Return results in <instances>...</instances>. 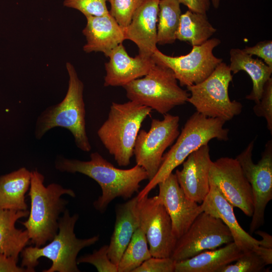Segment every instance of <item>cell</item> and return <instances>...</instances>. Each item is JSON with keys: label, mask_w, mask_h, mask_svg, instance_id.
<instances>
[{"label": "cell", "mask_w": 272, "mask_h": 272, "mask_svg": "<svg viewBox=\"0 0 272 272\" xmlns=\"http://www.w3.org/2000/svg\"><path fill=\"white\" fill-rule=\"evenodd\" d=\"M29 214L28 210H0V253L18 260L19 254L30 241L28 231L17 228L15 224Z\"/></svg>", "instance_id": "obj_24"}, {"label": "cell", "mask_w": 272, "mask_h": 272, "mask_svg": "<svg viewBox=\"0 0 272 272\" xmlns=\"http://www.w3.org/2000/svg\"><path fill=\"white\" fill-rule=\"evenodd\" d=\"M86 18L87 23L82 31L86 39L83 46L85 52H101L108 57L115 47L125 40L124 29L110 14Z\"/></svg>", "instance_id": "obj_20"}, {"label": "cell", "mask_w": 272, "mask_h": 272, "mask_svg": "<svg viewBox=\"0 0 272 272\" xmlns=\"http://www.w3.org/2000/svg\"><path fill=\"white\" fill-rule=\"evenodd\" d=\"M234 264H229L218 272H259L266 266L262 259L253 250L243 252Z\"/></svg>", "instance_id": "obj_30"}, {"label": "cell", "mask_w": 272, "mask_h": 272, "mask_svg": "<svg viewBox=\"0 0 272 272\" xmlns=\"http://www.w3.org/2000/svg\"><path fill=\"white\" fill-rule=\"evenodd\" d=\"M144 0H108L110 4L109 14L122 28L130 24L132 17Z\"/></svg>", "instance_id": "obj_29"}, {"label": "cell", "mask_w": 272, "mask_h": 272, "mask_svg": "<svg viewBox=\"0 0 272 272\" xmlns=\"http://www.w3.org/2000/svg\"><path fill=\"white\" fill-rule=\"evenodd\" d=\"M137 196L117 205L114 230L108 245V255L117 266L134 231L139 226L137 211Z\"/></svg>", "instance_id": "obj_21"}, {"label": "cell", "mask_w": 272, "mask_h": 272, "mask_svg": "<svg viewBox=\"0 0 272 272\" xmlns=\"http://www.w3.org/2000/svg\"><path fill=\"white\" fill-rule=\"evenodd\" d=\"M66 69L69 80L65 96L61 102L47 108L39 116L35 136L40 140L50 129L62 127L71 132L79 149L89 152L91 146L86 130L84 84L71 63H66Z\"/></svg>", "instance_id": "obj_5"}, {"label": "cell", "mask_w": 272, "mask_h": 272, "mask_svg": "<svg viewBox=\"0 0 272 272\" xmlns=\"http://www.w3.org/2000/svg\"><path fill=\"white\" fill-rule=\"evenodd\" d=\"M31 172L28 195L31 200L28 218L21 222L28 231L30 243L36 247L45 245L56 235L58 230L60 215L66 209L68 201L63 195L76 196L71 189L57 183L44 185V176L37 169Z\"/></svg>", "instance_id": "obj_2"}, {"label": "cell", "mask_w": 272, "mask_h": 272, "mask_svg": "<svg viewBox=\"0 0 272 272\" xmlns=\"http://www.w3.org/2000/svg\"><path fill=\"white\" fill-rule=\"evenodd\" d=\"M31 177V172L25 167L0 176V210H27L25 198Z\"/></svg>", "instance_id": "obj_25"}, {"label": "cell", "mask_w": 272, "mask_h": 272, "mask_svg": "<svg viewBox=\"0 0 272 272\" xmlns=\"http://www.w3.org/2000/svg\"><path fill=\"white\" fill-rule=\"evenodd\" d=\"M254 114L266 121L267 129L272 133V78L265 83L261 97L253 108Z\"/></svg>", "instance_id": "obj_33"}, {"label": "cell", "mask_w": 272, "mask_h": 272, "mask_svg": "<svg viewBox=\"0 0 272 272\" xmlns=\"http://www.w3.org/2000/svg\"><path fill=\"white\" fill-rule=\"evenodd\" d=\"M79 215H70L65 209L58 222L57 234L50 242L41 247L28 246L21 253V266L27 268L30 272L35 271L41 257H46L52 262L51 266L43 272H79L77 256L83 248L96 243L99 235L80 239L74 232Z\"/></svg>", "instance_id": "obj_3"}, {"label": "cell", "mask_w": 272, "mask_h": 272, "mask_svg": "<svg viewBox=\"0 0 272 272\" xmlns=\"http://www.w3.org/2000/svg\"><path fill=\"white\" fill-rule=\"evenodd\" d=\"M175 262L171 257L152 256L135 268L133 272H174Z\"/></svg>", "instance_id": "obj_34"}, {"label": "cell", "mask_w": 272, "mask_h": 272, "mask_svg": "<svg viewBox=\"0 0 272 272\" xmlns=\"http://www.w3.org/2000/svg\"><path fill=\"white\" fill-rule=\"evenodd\" d=\"M254 145L253 140L236 157L252 189L253 212L249 226L250 234L264 224L265 208L272 199V141L266 143L256 164L252 159Z\"/></svg>", "instance_id": "obj_9"}, {"label": "cell", "mask_w": 272, "mask_h": 272, "mask_svg": "<svg viewBox=\"0 0 272 272\" xmlns=\"http://www.w3.org/2000/svg\"><path fill=\"white\" fill-rule=\"evenodd\" d=\"M177 0H160L157 25V44H172L176 39L181 11Z\"/></svg>", "instance_id": "obj_27"}, {"label": "cell", "mask_w": 272, "mask_h": 272, "mask_svg": "<svg viewBox=\"0 0 272 272\" xmlns=\"http://www.w3.org/2000/svg\"><path fill=\"white\" fill-rule=\"evenodd\" d=\"M243 253L233 241L223 247L206 250L176 262L174 272H218L221 268L235 262Z\"/></svg>", "instance_id": "obj_22"}, {"label": "cell", "mask_w": 272, "mask_h": 272, "mask_svg": "<svg viewBox=\"0 0 272 272\" xmlns=\"http://www.w3.org/2000/svg\"><path fill=\"white\" fill-rule=\"evenodd\" d=\"M225 123L217 118L206 117L197 111L187 120L176 139L175 143L163 156L160 167L148 183L137 195L141 199L166 178L177 167L193 152L207 145L212 139L228 140L229 129L224 127Z\"/></svg>", "instance_id": "obj_4"}, {"label": "cell", "mask_w": 272, "mask_h": 272, "mask_svg": "<svg viewBox=\"0 0 272 272\" xmlns=\"http://www.w3.org/2000/svg\"><path fill=\"white\" fill-rule=\"evenodd\" d=\"M137 211L139 226L145 232L152 256L170 257L177 239L172 222L158 195L138 199Z\"/></svg>", "instance_id": "obj_13"}, {"label": "cell", "mask_w": 272, "mask_h": 272, "mask_svg": "<svg viewBox=\"0 0 272 272\" xmlns=\"http://www.w3.org/2000/svg\"><path fill=\"white\" fill-rule=\"evenodd\" d=\"M160 0H144L124 29L125 39L133 42L139 54L150 57L157 49V23Z\"/></svg>", "instance_id": "obj_17"}, {"label": "cell", "mask_w": 272, "mask_h": 272, "mask_svg": "<svg viewBox=\"0 0 272 272\" xmlns=\"http://www.w3.org/2000/svg\"><path fill=\"white\" fill-rule=\"evenodd\" d=\"M254 233L261 236L262 239L259 240V245L272 248V236L267 233L260 230H256Z\"/></svg>", "instance_id": "obj_39"}, {"label": "cell", "mask_w": 272, "mask_h": 272, "mask_svg": "<svg viewBox=\"0 0 272 272\" xmlns=\"http://www.w3.org/2000/svg\"><path fill=\"white\" fill-rule=\"evenodd\" d=\"M157 185L158 196L170 217L173 234L178 239L202 212L201 206L186 196L173 173Z\"/></svg>", "instance_id": "obj_15"}, {"label": "cell", "mask_w": 272, "mask_h": 272, "mask_svg": "<svg viewBox=\"0 0 272 272\" xmlns=\"http://www.w3.org/2000/svg\"><path fill=\"white\" fill-rule=\"evenodd\" d=\"M212 161L208 145L191 153L175 175L180 187L191 200L201 203L210 190L209 173Z\"/></svg>", "instance_id": "obj_16"}, {"label": "cell", "mask_w": 272, "mask_h": 272, "mask_svg": "<svg viewBox=\"0 0 272 272\" xmlns=\"http://www.w3.org/2000/svg\"><path fill=\"white\" fill-rule=\"evenodd\" d=\"M123 87L130 101L163 115L184 104L190 96L178 85L171 70L156 62L144 78L134 80Z\"/></svg>", "instance_id": "obj_7"}, {"label": "cell", "mask_w": 272, "mask_h": 272, "mask_svg": "<svg viewBox=\"0 0 272 272\" xmlns=\"http://www.w3.org/2000/svg\"><path fill=\"white\" fill-rule=\"evenodd\" d=\"M108 0H64V7L76 9L85 17L102 16L109 14L107 8Z\"/></svg>", "instance_id": "obj_32"}, {"label": "cell", "mask_w": 272, "mask_h": 272, "mask_svg": "<svg viewBox=\"0 0 272 272\" xmlns=\"http://www.w3.org/2000/svg\"><path fill=\"white\" fill-rule=\"evenodd\" d=\"M179 117L169 113L163 119H152L149 131L140 130L133 150L136 164L143 167L151 180L157 173L164 153L178 137Z\"/></svg>", "instance_id": "obj_10"}, {"label": "cell", "mask_w": 272, "mask_h": 272, "mask_svg": "<svg viewBox=\"0 0 272 272\" xmlns=\"http://www.w3.org/2000/svg\"><path fill=\"white\" fill-rule=\"evenodd\" d=\"M209 181V183L218 187L233 207L252 217L253 200L251 187L236 158L224 157L212 161Z\"/></svg>", "instance_id": "obj_14"}, {"label": "cell", "mask_w": 272, "mask_h": 272, "mask_svg": "<svg viewBox=\"0 0 272 272\" xmlns=\"http://www.w3.org/2000/svg\"><path fill=\"white\" fill-rule=\"evenodd\" d=\"M55 168L61 172L80 173L94 179L100 185L102 194L93 202L95 209L103 213L115 198H131L138 192L140 183L148 179L145 169L136 164L128 169L115 167L98 152L90 155L87 161L57 157Z\"/></svg>", "instance_id": "obj_1"}, {"label": "cell", "mask_w": 272, "mask_h": 272, "mask_svg": "<svg viewBox=\"0 0 272 272\" xmlns=\"http://www.w3.org/2000/svg\"><path fill=\"white\" fill-rule=\"evenodd\" d=\"M220 43L218 38L210 39L201 45L192 46L189 53L179 56L167 55L157 48L152 57L156 62L171 70L181 86L187 87L205 80L223 61L213 53Z\"/></svg>", "instance_id": "obj_11"}, {"label": "cell", "mask_w": 272, "mask_h": 272, "mask_svg": "<svg viewBox=\"0 0 272 272\" xmlns=\"http://www.w3.org/2000/svg\"><path fill=\"white\" fill-rule=\"evenodd\" d=\"M243 51L250 55H256L263 60L264 62L272 69V41L264 40L252 46H246Z\"/></svg>", "instance_id": "obj_35"}, {"label": "cell", "mask_w": 272, "mask_h": 272, "mask_svg": "<svg viewBox=\"0 0 272 272\" xmlns=\"http://www.w3.org/2000/svg\"><path fill=\"white\" fill-rule=\"evenodd\" d=\"M229 65L223 61L202 82L186 87L190 92L187 102L203 115L229 121L241 113L242 104L231 101L228 88L233 76Z\"/></svg>", "instance_id": "obj_8"}, {"label": "cell", "mask_w": 272, "mask_h": 272, "mask_svg": "<svg viewBox=\"0 0 272 272\" xmlns=\"http://www.w3.org/2000/svg\"><path fill=\"white\" fill-rule=\"evenodd\" d=\"M210 2H212L213 7L217 9L219 8L220 3V0H210Z\"/></svg>", "instance_id": "obj_40"}, {"label": "cell", "mask_w": 272, "mask_h": 272, "mask_svg": "<svg viewBox=\"0 0 272 272\" xmlns=\"http://www.w3.org/2000/svg\"><path fill=\"white\" fill-rule=\"evenodd\" d=\"M216 31L206 14L188 10L181 15L176 37L192 46L199 45L210 39Z\"/></svg>", "instance_id": "obj_26"}, {"label": "cell", "mask_w": 272, "mask_h": 272, "mask_svg": "<svg viewBox=\"0 0 272 272\" xmlns=\"http://www.w3.org/2000/svg\"><path fill=\"white\" fill-rule=\"evenodd\" d=\"M108 245H104L98 250H94L77 258V263H90L94 265L99 272H118V266L109 259Z\"/></svg>", "instance_id": "obj_31"}, {"label": "cell", "mask_w": 272, "mask_h": 272, "mask_svg": "<svg viewBox=\"0 0 272 272\" xmlns=\"http://www.w3.org/2000/svg\"><path fill=\"white\" fill-rule=\"evenodd\" d=\"M143 230L139 226L134 231L118 265V272H133L152 257Z\"/></svg>", "instance_id": "obj_28"}, {"label": "cell", "mask_w": 272, "mask_h": 272, "mask_svg": "<svg viewBox=\"0 0 272 272\" xmlns=\"http://www.w3.org/2000/svg\"><path fill=\"white\" fill-rule=\"evenodd\" d=\"M252 250L262 259L266 265L272 263V248L258 245Z\"/></svg>", "instance_id": "obj_38"}, {"label": "cell", "mask_w": 272, "mask_h": 272, "mask_svg": "<svg viewBox=\"0 0 272 272\" xmlns=\"http://www.w3.org/2000/svg\"><path fill=\"white\" fill-rule=\"evenodd\" d=\"M209 184V192L200 205L202 212L221 219L230 230L233 242L243 252L252 250L259 245V240L241 227L235 215L234 207L215 185Z\"/></svg>", "instance_id": "obj_19"}, {"label": "cell", "mask_w": 272, "mask_h": 272, "mask_svg": "<svg viewBox=\"0 0 272 272\" xmlns=\"http://www.w3.org/2000/svg\"><path fill=\"white\" fill-rule=\"evenodd\" d=\"M109 60L105 63V87H123L132 81L145 76L155 64L153 58L138 54L130 56L122 43L110 53Z\"/></svg>", "instance_id": "obj_18"}, {"label": "cell", "mask_w": 272, "mask_h": 272, "mask_svg": "<svg viewBox=\"0 0 272 272\" xmlns=\"http://www.w3.org/2000/svg\"><path fill=\"white\" fill-rule=\"evenodd\" d=\"M152 110L130 100L123 103H112L107 119L97 134L119 166L130 164L138 134Z\"/></svg>", "instance_id": "obj_6"}, {"label": "cell", "mask_w": 272, "mask_h": 272, "mask_svg": "<svg viewBox=\"0 0 272 272\" xmlns=\"http://www.w3.org/2000/svg\"><path fill=\"white\" fill-rule=\"evenodd\" d=\"M230 56V64L229 67L231 72L236 74L241 71H244L252 80V91L245 98L254 101L255 103L258 102L264 84L271 78L272 69L261 59L254 58L243 49H231Z\"/></svg>", "instance_id": "obj_23"}, {"label": "cell", "mask_w": 272, "mask_h": 272, "mask_svg": "<svg viewBox=\"0 0 272 272\" xmlns=\"http://www.w3.org/2000/svg\"><path fill=\"white\" fill-rule=\"evenodd\" d=\"M17 260L0 253V272H30L27 268L19 266Z\"/></svg>", "instance_id": "obj_36"}, {"label": "cell", "mask_w": 272, "mask_h": 272, "mask_svg": "<svg viewBox=\"0 0 272 272\" xmlns=\"http://www.w3.org/2000/svg\"><path fill=\"white\" fill-rule=\"evenodd\" d=\"M193 12L206 14L210 7V0H177Z\"/></svg>", "instance_id": "obj_37"}, {"label": "cell", "mask_w": 272, "mask_h": 272, "mask_svg": "<svg viewBox=\"0 0 272 272\" xmlns=\"http://www.w3.org/2000/svg\"><path fill=\"white\" fill-rule=\"evenodd\" d=\"M233 241L230 230L221 219L202 212L177 240L170 257L179 261Z\"/></svg>", "instance_id": "obj_12"}]
</instances>
